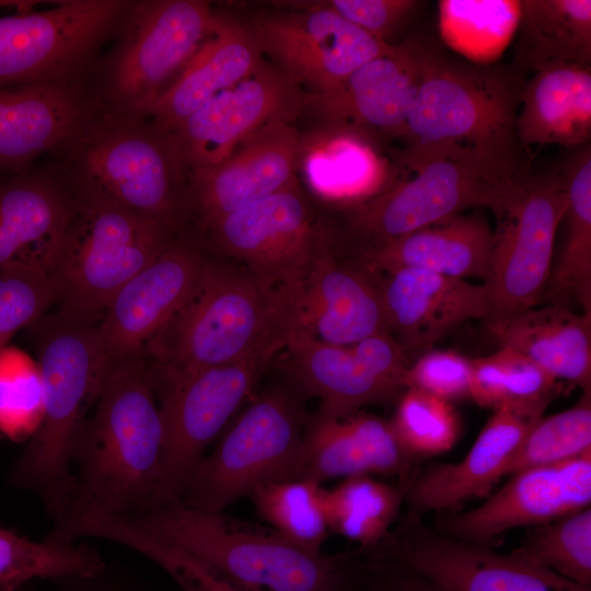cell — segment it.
<instances>
[{
  "instance_id": "cell-39",
  "label": "cell",
  "mask_w": 591,
  "mask_h": 591,
  "mask_svg": "<svg viewBox=\"0 0 591 591\" xmlns=\"http://www.w3.org/2000/svg\"><path fill=\"white\" fill-rule=\"evenodd\" d=\"M409 480L395 487L370 475L345 478L326 489L328 530L371 549L390 533Z\"/></svg>"
},
{
  "instance_id": "cell-26",
  "label": "cell",
  "mask_w": 591,
  "mask_h": 591,
  "mask_svg": "<svg viewBox=\"0 0 591 591\" xmlns=\"http://www.w3.org/2000/svg\"><path fill=\"white\" fill-rule=\"evenodd\" d=\"M415 459L401 443L390 420L366 413L309 417L298 478L322 484L358 475L406 476Z\"/></svg>"
},
{
  "instance_id": "cell-31",
  "label": "cell",
  "mask_w": 591,
  "mask_h": 591,
  "mask_svg": "<svg viewBox=\"0 0 591 591\" xmlns=\"http://www.w3.org/2000/svg\"><path fill=\"white\" fill-rule=\"evenodd\" d=\"M298 173L318 199L345 207L390 187L375 140L341 126L317 125L302 134Z\"/></svg>"
},
{
  "instance_id": "cell-20",
  "label": "cell",
  "mask_w": 591,
  "mask_h": 591,
  "mask_svg": "<svg viewBox=\"0 0 591 591\" xmlns=\"http://www.w3.org/2000/svg\"><path fill=\"white\" fill-rule=\"evenodd\" d=\"M302 134L290 123L270 124L219 163L187 173L188 218L204 230L298 177Z\"/></svg>"
},
{
  "instance_id": "cell-33",
  "label": "cell",
  "mask_w": 591,
  "mask_h": 591,
  "mask_svg": "<svg viewBox=\"0 0 591 591\" xmlns=\"http://www.w3.org/2000/svg\"><path fill=\"white\" fill-rule=\"evenodd\" d=\"M500 347L526 356L554 379L591 393V314L540 304L487 323Z\"/></svg>"
},
{
  "instance_id": "cell-42",
  "label": "cell",
  "mask_w": 591,
  "mask_h": 591,
  "mask_svg": "<svg viewBox=\"0 0 591 591\" xmlns=\"http://www.w3.org/2000/svg\"><path fill=\"white\" fill-rule=\"evenodd\" d=\"M513 554L581 586H591V509L530 528Z\"/></svg>"
},
{
  "instance_id": "cell-45",
  "label": "cell",
  "mask_w": 591,
  "mask_h": 591,
  "mask_svg": "<svg viewBox=\"0 0 591 591\" xmlns=\"http://www.w3.org/2000/svg\"><path fill=\"white\" fill-rule=\"evenodd\" d=\"M390 421L403 447L417 460L451 450L462 428L452 403L417 389L403 392Z\"/></svg>"
},
{
  "instance_id": "cell-35",
  "label": "cell",
  "mask_w": 591,
  "mask_h": 591,
  "mask_svg": "<svg viewBox=\"0 0 591 591\" xmlns=\"http://www.w3.org/2000/svg\"><path fill=\"white\" fill-rule=\"evenodd\" d=\"M513 67L533 71L553 62H591L590 0H522Z\"/></svg>"
},
{
  "instance_id": "cell-2",
  "label": "cell",
  "mask_w": 591,
  "mask_h": 591,
  "mask_svg": "<svg viewBox=\"0 0 591 591\" xmlns=\"http://www.w3.org/2000/svg\"><path fill=\"white\" fill-rule=\"evenodd\" d=\"M163 464L164 424L146 356L111 359L94 414L74 443L76 487L63 513L129 517L150 509Z\"/></svg>"
},
{
  "instance_id": "cell-40",
  "label": "cell",
  "mask_w": 591,
  "mask_h": 591,
  "mask_svg": "<svg viewBox=\"0 0 591 591\" xmlns=\"http://www.w3.org/2000/svg\"><path fill=\"white\" fill-rule=\"evenodd\" d=\"M248 497L273 532L308 552L322 553L329 531L322 484L305 478L270 482Z\"/></svg>"
},
{
  "instance_id": "cell-11",
  "label": "cell",
  "mask_w": 591,
  "mask_h": 591,
  "mask_svg": "<svg viewBox=\"0 0 591 591\" xmlns=\"http://www.w3.org/2000/svg\"><path fill=\"white\" fill-rule=\"evenodd\" d=\"M567 205L563 177L528 173L495 213L490 269L484 282L489 300L487 323L542 304Z\"/></svg>"
},
{
  "instance_id": "cell-18",
  "label": "cell",
  "mask_w": 591,
  "mask_h": 591,
  "mask_svg": "<svg viewBox=\"0 0 591 591\" xmlns=\"http://www.w3.org/2000/svg\"><path fill=\"white\" fill-rule=\"evenodd\" d=\"M591 451L558 464L525 468L478 507L440 519L439 533L490 545L505 532L535 526L590 507Z\"/></svg>"
},
{
  "instance_id": "cell-41",
  "label": "cell",
  "mask_w": 591,
  "mask_h": 591,
  "mask_svg": "<svg viewBox=\"0 0 591 591\" xmlns=\"http://www.w3.org/2000/svg\"><path fill=\"white\" fill-rule=\"evenodd\" d=\"M557 380L519 351L500 347L495 354L471 359L470 398L479 407L530 403L556 397Z\"/></svg>"
},
{
  "instance_id": "cell-8",
  "label": "cell",
  "mask_w": 591,
  "mask_h": 591,
  "mask_svg": "<svg viewBox=\"0 0 591 591\" xmlns=\"http://www.w3.org/2000/svg\"><path fill=\"white\" fill-rule=\"evenodd\" d=\"M59 152L67 153L68 181L176 233L188 218L187 173L169 138L144 117L90 112Z\"/></svg>"
},
{
  "instance_id": "cell-23",
  "label": "cell",
  "mask_w": 591,
  "mask_h": 591,
  "mask_svg": "<svg viewBox=\"0 0 591 591\" xmlns=\"http://www.w3.org/2000/svg\"><path fill=\"white\" fill-rule=\"evenodd\" d=\"M554 397L503 404L494 409L466 456L436 465L409 480L405 499L412 514L453 511L472 498L488 497L505 477L514 452Z\"/></svg>"
},
{
  "instance_id": "cell-9",
  "label": "cell",
  "mask_w": 591,
  "mask_h": 591,
  "mask_svg": "<svg viewBox=\"0 0 591 591\" xmlns=\"http://www.w3.org/2000/svg\"><path fill=\"white\" fill-rule=\"evenodd\" d=\"M306 395L286 375L248 399L213 450L190 472L178 501L222 512L257 486L298 478Z\"/></svg>"
},
{
  "instance_id": "cell-29",
  "label": "cell",
  "mask_w": 591,
  "mask_h": 591,
  "mask_svg": "<svg viewBox=\"0 0 591 591\" xmlns=\"http://www.w3.org/2000/svg\"><path fill=\"white\" fill-rule=\"evenodd\" d=\"M493 242L494 230L484 216L462 213L348 256L374 274L413 268L485 282Z\"/></svg>"
},
{
  "instance_id": "cell-1",
  "label": "cell",
  "mask_w": 591,
  "mask_h": 591,
  "mask_svg": "<svg viewBox=\"0 0 591 591\" xmlns=\"http://www.w3.org/2000/svg\"><path fill=\"white\" fill-rule=\"evenodd\" d=\"M298 322L296 291L208 255L192 291L144 352L155 393L207 368L276 357Z\"/></svg>"
},
{
  "instance_id": "cell-12",
  "label": "cell",
  "mask_w": 591,
  "mask_h": 591,
  "mask_svg": "<svg viewBox=\"0 0 591 591\" xmlns=\"http://www.w3.org/2000/svg\"><path fill=\"white\" fill-rule=\"evenodd\" d=\"M40 1L0 16V89L71 82L124 16L120 0Z\"/></svg>"
},
{
  "instance_id": "cell-21",
  "label": "cell",
  "mask_w": 591,
  "mask_h": 591,
  "mask_svg": "<svg viewBox=\"0 0 591 591\" xmlns=\"http://www.w3.org/2000/svg\"><path fill=\"white\" fill-rule=\"evenodd\" d=\"M296 300L299 324L321 341L349 346L390 333L376 274L337 251L332 231L309 265Z\"/></svg>"
},
{
  "instance_id": "cell-7",
  "label": "cell",
  "mask_w": 591,
  "mask_h": 591,
  "mask_svg": "<svg viewBox=\"0 0 591 591\" xmlns=\"http://www.w3.org/2000/svg\"><path fill=\"white\" fill-rule=\"evenodd\" d=\"M66 182L72 213L54 268L57 312L99 324L116 292L154 262L177 233L91 187Z\"/></svg>"
},
{
  "instance_id": "cell-10",
  "label": "cell",
  "mask_w": 591,
  "mask_h": 591,
  "mask_svg": "<svg viewBox=\"0 0 591 591\" xmlns=\"http://www.w3.org/2000/svg\"><path fill=\"white\" fill-rule=\"evenodd\" d=\"M106 74L113 111L143 117L211 34L217 12L202 0L129 4Z\"/></svg>"
},
{
  "instance_id": "cell-50",
  "label": "cell",
  "mask_w": 591,
  "mask_h": 591,
  "mask_svg": "<svg viewBox=\"0 0 591 591\" xmlns=\"http://www.w3.org/2000/svg\"><path fill=\"white\" fill-rule=\"evenodd\" d=\"M62 591H132L105 580V571L96 577L71 578Z\"/></svg>"
},
{
  "instance_id": "cell-3",
  "label": "cell",
  "mask_w": 591,
  "mask_h": 591,
  "mask_svg": "<svg viewBox=\"0 0 591 591\" xmlns=\"http://www.w3.org/2000/svg\"><path fill=\"white\" fill-rule=\"evenodd\" d=\"M44 412L36 433L9 474L11 486L34 493L54 520L74 494L72 452L109 366L97 324L56 312L32 323Z\"/></svg>"
},
{
  "instance_id": "cell-30",
  "label": "cell",
  "mask_w": 591,
  "mask_h": 591,
  "mask_svg": "<svg viewBox=\"0 0 591 591\" xmlns=\"http://www.w3.org/2000/svg\"><path fill=\"white\" fill-rule=\"evenodd\" d=\"M282 351L285 375L320 399L321 415L346 417L363 406L398 399L404 392L373 373L349 346L321 341L299 322Z\"/></svg>"
},
{
  "instance_id": "cell-6",
  "label": "cell",
  "mask_w": 591,
  "mask_h": 591,
  "mask_svg": "<svg viewBox=\"0 0 591 591\" xmlns=\"http://www.w3.org/2000/svg\"><path fill=\"white\" fill-rule=\"evenodd\" d=\"M121 518L257 591H346L351 558L308 552L222 512L177 500Z\"/></svg>"
},
{
  "instance_id": "cell-14",
  "label": "cell",
  "mask_w": 591,
  "mask_h": 591,
  "mask_svg": "<svg viewBox=\"0 0 591 591\" xmlns=\"http://www.w3.org/2000/svg\"><path fill=\"white\" fill-rule=\"evenodd\" d=\"M275 356L194 372L157 393L164 424L163 478L157 506L177 501L206 448L248 401Z\"/></svg>"
},
{
  "instance_id": "cell-49",
  "label": "cell",
  "mask_w": 591,
  "mask_h": 591,
  "mask_svg": "<svg viewBox=\"0 0 591 591\" xmlns=\"http://www.w3.org/2000/svg\"><path fill=\"white\" fill-rule=\"evenodd\" d=\"M346 591L445 590L396 561L371 557L359 567L351 564Z\"/></svg>"
},
{
  "instance_id": "cell-38",
  "label": "cell",
  "mask_w": 591,
  "mask_h": 591,
  "mask_svg": "<svg viewBox=\"0 0 591 591\" xmlns=\"http://www.w3.org/2000/svg\"><path fill=\"white\" fill-rule=\"evenodd\" d=\"M104 571L102 556L85 544L37 542L0 528V591H21L34 579L90 578Z\"/></svg>"
},
{
  "instance_id": "cell-15",
  "label": "cell",
  "mask_w": 591,
  "mask_h": 591,
  "mask_svg": "<svg viewBox=\"0 0 591 591\" xmlns=\"http://www.w3.org/2000/svg\"><path fill=\"white\" fill-rule=\"evenodd\" d=\"M419 517L410 513L371 556L396 561L445 591H591L512 552L445 536Z\"/></svg>"
},
{
  "instance_id": "cell-37",
  "label": "cell",
  "mask_w": 591,
  "mask_h": 591,
  "mask_svg": "<svg viewBox=\"0 0 591 591\" xmlns=\"http://www.w3.org/2000/svg\"><path fill=\"white\" fill-rule=\"evenodd\" d=\"M440 35L466 61L493 65L514 38L520 21L519 0H441Z\"/></svg>"
},
{
  "instance_id": "cell-4",
  "label": "cell",
  "mask_w": 591,
  "mask_h": 591,
  "mask_svg": "<svg viewBox=\"0 0 591 591\" xmlns=\"http://www.w3.org/2000/svg\"><path fill=\"white\" fill-rule=\"evenodd\" d=\"M401 161L415 176L345 208L344 240L349 255L470 208L498 212L528 172L512 169L477 150L460 146L405 147Z\"/></svg>"
},
{
  "instance_id": "cell-16",
  "label": "cell",
  "mask_w": 591,
  "mask_h": 591,
  "mask_svg": "<svg viewBox=\"0 0 591 591\" xmlns=\"http://www.w3.org/2000/svg\"><path fill=\"white\" fill-rule=\"evenodd\" d=\"M263 55L305 93L339 86L394 45L379 40L324 5L266 13L247 24Z\"/></svg>"
},
{
  "instance_id": "cell-47",
  "label": "cell",
  "mask_w": 591,
  "mask_h": 591,
  "mask_svg": "<svg viewBox=\"0 0 591 591\" xmlns=\"http://www.w3.org/2000/svg\"><path fill=\"white\" fill-rule=\"evenodd\" d=\"M471 358L454 350L430 349L409 364L405 389H417L454 403L470 398Z\"/></svg>"
},
{
  "instance_id": "cell-22",
  "label": "cell",
  "mask_w": 591,
  "mask_h": 591,
  "mask_svg": "<svg viewBox=\"0 0 591 591\" xmlns=\"http://www.w3.org/2000/svg\"><path fill=\"white\" fill-rule=\"evenodd\" d=\"M207 257L199 243L177 235L116 292L97 324L109 360L144 355L192 291Z\"/></svg>"
},
{
  "instance_id": "cell-48",
  "label": "cell",
  "mask_w": 591,
  "mask_h": 591,
  "mask_svg": "<svg viewBox=\"0 0 591 591\" xmlns=\"http://www.w3.org/2000/svg\"><path fill=\"white\" fill-rule=\"evenodd\" d=\"M323 4L374 38L389 43V38L408 22L421 2L415 0H332Z\"/></svg>"
},
{
  "instance_id": "cell-36",
  "label": "cell",
  "mask_w": 591,
  "mask_h": 591,
  "mask_svg": "<svg viewBox=\"0 0 591 591\" xmlns=\"http://www.w3.org/2000/svg\"><path fill=\"white\" fill-rule=\"evenodd\" d=\"M70 537H99L125 545L153 560L184 591H257L188 552L138 529L124 518L85 511L67 523Z\"/></svg>"
},
{
  "instance_id": "cell-44",
  "label": "cell",
  "mask_w": 591,
  "mask_h": 591,
  "mask_svg": "<svg viewBox=\"0 0 591 591\" xmlns=\"http://www.w3.org/2000/svg\"><path fill=\"white\" fill-rule=\"evenodd\" d=\"M44 412L43 382L36 359L25 351L0 349V434L28 441L38 430Z\"/></svg>"
},
{
  "instance_id": "cell-25",
  "label": "cell",
  "mask_w": 591,
  "mask_h": 591,
  "mask_svg": "<svg viewBox=\"0 0 591 591\" xmlns=\"http://www.w3.org/2000/svg\"><path fill=\"white\" fill-rule=\"evenodd\" d=\"M71 213L65 179L32 170L0 178V268L54 274Z\"/></svg>"
},
{
  "instance_id": "cell-5",
  "label": "cell",
  "mask_w": 591,
  "mask_h": 591,
  "mask_svg": "<svg viewBox=\"0 0 591 591\" xmlns=\"http://www.w3.org/2000/svg\"><path fill=\"white\" fill-rule=\"evenodd\" d=\"M523 73L477 65L424 42L421 81L402 139L406 147H466L524 171L515 120Z\"/></svg>"
},
{
  "instance_id": "cell-34",
  "label": "cell",
  "mask_w": 591,
  "mask_h": 591,
  "mask_svg": "<svg viewBox=\"0 0 591 591\" xmlns=\"http://www.w3.org/2000/svg\"><path fill=\"white\" fill-rule=\"evenodd\" d=\"M568 205L566 236L542 302L591 314V147L582 146L563 176Z\"/></svg>"
},
{
  "instance_id": "cell-27",
  "label": "cell",
  "mask_w": 591,
  "mask_h": 591,
  "mask_svg": "<svg viewBox=\"0 0 591 591\" xmlns=\"http://www.w3.org/2000/svg\"><path fill=\"white\" fill-rule=\"evenodd\" d=\"M90 112L72 82L1 88L0 173L31 171L40 155L57 152Z\"/></svg>"
},
{
  "instance_id": "cell-28",
  "label": "cell",
  "mask_w": 591,
  "mask_h": 591,
  "mask_svg": "<svg viewBox=\"0 0 591 591\" xmlns=\"http://www.w3.org/2000/svg\"><path fill=\"white\" fill-rule=\"evenodd\" d=\"M264 59L246 23L217 13L209 37L144 114L164 135Z\"/></svg>"
},
{
  "instance_id": "cell-46",
  "label": "cell",
  "mask_w": 591,
  "mask_h": 591,
  "mask_svg": "<svg viewBox=\"0 0 591 591\" xmlns=\"http://www.w3.org/2000/svg\"><path fill=\"white\" fill-rule=\"evenodd\" d=\"M58 293L53 273L19 266L0 268V349L18 329L45 315Z\"/></svg>"
},
{
  "instance_id": "cell-43",
  "label": "cell",
  "mask_w": 591,
  "mask_h": 591,
  "mask_svg": "<svg viewBox=\"0 0 591 591\" xmlns=\"http://www.w3.org/2000/svg\"><path fill=\"white\" fill-rule=\"evenodd\" d=\"M591 451V393L563 412L542 416L509 462L505 477L519 471L558 464Z\"/></svg>"
},
{
  "instance_id": "cell-17",
  "label": "cell",
  "mask_w": 591,
  "mask_h": 591,
  "mask_svg": "<svg viewBox=\"0 0 591 591\" xmlns=\"http://www.w3.org/2000/svg\"><path fill=\"white\" fill-rule=\"evenodd\" d=\"M304 91L265 59L165 135L186 173L212 166L274 123L303 114Z\"/></svg>"
},
{
  "instance_id": "cell-24",
  "label": "cell",
  "mask_w": 591,
  "mask_h": 591,
  "mask_svg": "<svg viewBox=\"0 0 591 591\" xmlns=\"http://www.w3.org/2000/svg\"><path fill=\"white\" fill-rule=\"evenodd\" d=\"M376 276L389 331L406 355H421L467 321L489 315L485 283L413 268Z\"/></svg>"
},
{
  "instance_id": "cell-19",
  "label": "cell",
  "mask_w": 591,
  "mask_h": 591,
  "mask_svg": "<svg viewBox=\"0 0 591 591\" xmlns=\"http://www.w3.org/2000/svg\"><path fill=\"white\" fill-rule=\"evenodd\" d=\"M422 44L407 39L360 66L336 89L304 93L303 114L374 140L401 138L418 97Z\"/></svg>"
},
{
  "instance_id": "cell-32",
  "label": "cell",
  "mask_w": 591,
  "mask_h": 591,
  "mask_svg": "<svg viewBox=\"0 0 591 591\" xmlns=\"http://www.w3.org/2000/svg\"><path fill=\"white\" fill-rule=\"evenodd\" d=\"M531 72L521 90L515 120L522 149L531 144H588L591 138L590 66L553 62Z\"/></svg>"
},
{
  "instance_id": "cell-13",
  "label": "cell",
  "mask_w": 591,
  "mask_h": 591,
  "mask_svg": "<svg viewBox=\"0 0 591 591\" xmlns=\"http://www.w3.org/2000/svg\"><path fill=\"white\" fill-rule=\"evenodd\" d=\"M211 256L236 263L266 282L297 291L331 225L297 179L209 225Z\"/></svg>"
}]
</instances>
